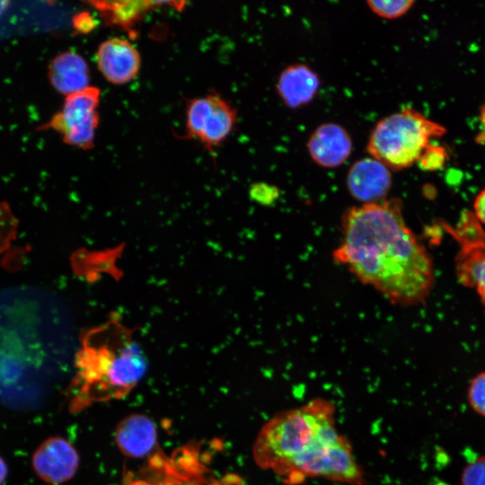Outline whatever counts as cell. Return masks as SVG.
Here are the masks:
<instances>
[{"mask_svg":"<svg viewBox=\"0 0 485 485\" xmlns=\"http://www.w3.org/2000/svg\"><path fill=\"white\" fill-rule=\"evenodd\" d=\"M332 257L393 304H423L434 287L431 257L405 223L398 198L348 207Z\"/></svg>","mask_w":485,"mask_h":485,"instance_id":"obj_1","label":"cell"},{"mask_svg":"<svg viewBox=\"0 0 485 485\" xmlns=\"http://www.w3.org/2000/svg\"><path fill=\"white\" fill-rule=\"evenodd\" d=\"M253 458L284 481L323 478L363 485V472L348 441L336 428L334 405L314 399L269 419L259 432Z\"/></svg>","mask_w":485,"mask_h":485,"instance_id":"obj_2","label":"cell"},{"mask_svg":"<svg viewBox=\"0 0 485 485\" xmlns=\"http://www.w3.org/2000/svg\"><path fill=\"white\" fill-rule=\"evenodd\" d=\"M75 410L128 394L146 374L140 346L117 321L88 332L76 359Z\"/></svg>","mask_w":485,"mask_h":485,"instance_id":"obj_3","label":"cell"},{"mask_svg":"<svg viewBox=\"0 0 485 485\" xmlns=\"http://www.w3.org/2000/svg\"><path fill=\"white\" fill-rule=\"evenodd\" d=\"M445 133L443 126L414 109L404 108L375 124L366 150L389 169L401 170L418 162L430 140Z\"/></svg>","mask_w":485,"mask_h":485,"instance_id":"obj_4","label":"cell"},{"mask_svg":"<svg viewBox=\"0 0 485 485\" xmlns=\"http://www.w3.org/2000/svg\"><path fill=\"white\" fill-rule=\"evenodd\" d=\"M100 89L92 85L67 95L62 108L39 130L52 129L66 144L83 150L92 149L100 122Z\"/></svg>","mask_w":485,"mask_h":485,"instance_id":"obj_5","label":"cell"},{"mask_svg":"<svg viewBox=\"0 0 485 485\" xmlns=\"http://www.w3.org/2000/svg\"><path fill=\"white\" fill-rule=\"evenodd\" d=\"M236 118L235 109L217 93L191 99L186 109V137L213 152L231 134Z\"/></svg>","mask_w":485,"mask_h":485,"instance_id":"obj_6","label":"cell"},{"mask_svg":"<svg viewBox=\"0 0 485 485\" xmlns=\"http://www.w3.org/2000/svg\"><path fill=\"white\" fill-rule=\"evenodd\" d=\"M458 242L455 273L466 287L475 288L485 306V231L473 212L464 210L455 226L443 224Z\"/></svg>","mask_w":485,"mask_h":485,"instance_id":"obj_7","label":"cell"},{"mask_svg":"<svg viewBox=\"0 0 485 485\" xmlns=\"http://www.w3.org/2000/svg\"><path fill=\"white\" fill-rule=\"evenodd\" d=\"M78 465L76 450L62 437L45 440L32 456L35 472L42 481L50 484H61L70 480Z\"/></svg>","mask_w":485,"mask_h":485,"instance_id":"obj_8","label":"cell"},{"mask_svg":"<svg viewBox=\"0 0 485 485\" xmlns=\"http://www.w3.org/2000/svg\"><path fill=\"white\" fill-rule=\"evenodd\" d=\"M96 64L108 82L120 85L128 84L137 75L141 57L137 48L128 40L110 38L99 45Z\"/></svg>","mask_w":485,"mask_h":485,"instance_id":"obj_9","label":"cell"},{"mask_svg":"<svg viewBox=\"0 0 485 485\" xmlns=\"http://www.w3.org/2000/svg\"><path fill=\"white\" fill-rule=\"evenodd\" d=\"M349 194L362 204L385 199L392 186L390 169L373 157L356 161L349 168L347 179Z\"/></svg>","mask_w":485,"mask_h":485,"instance_id":"obj_10","label":"cell"},{"mask_svg":"<svg viewBox=\"0 0 485 485\" xmlns=\"http://www.w3.org/2000/svg\"><path fill=\"white\" fill-rule=\"evenodd\" d=\"M307 150L315 163L334 168L349 157L352 140L342 126L332 122L322 123L310 136Z\"/></svg>","mask_w":485,"mask_h":485,"instance_id":"obj_11","label":"cell"},{"mask_svg":"<svg viewBox=\"0 0 485 485\" xmlns=\"http://www.w3.org/2000/svg\"><path fill=\"white\" fill-rule=\"evenodd\" d=\"M321 86L317 73L302 63L287 66L279 74L276 89L288 108L295 109L311 102Z\"/></svg>","mask_w":485,"mask_h":485,"instance_id":"obj_12","label":"cell"},{"mask_svg":"<svg viewBox=\"0 0 485 485\" xmlns=\"http://www.w3.org/2000/svg\"><path fill=\"white\" fill-rule=\"evenodd\" d=\"M48 77L54 89L65 96L89 87L91 80L87 62L72 50L61 52L51 60Z\"/></svg>","mask_w":485,"mask_h":485,"instance_id":"obj_13","label":"cell"},{"mask_svg":"<svg viewBox=\"0 0 485 485\" xmlns=\"http://www.w3.org/2000/svg\"><path fill=\"white\" fill-rule=\"evenodd\" d=\"M115 438L119 450L124 454L135 458L143 457L155 445L154 423L144 415L128 416L119 423Z\"/></svg>","mask_w":485,"mask_h":485,"instance_id":"obj_14","label":"cell"},{"mask_svg":"<svg viewBox=\"0 0 485 485\" xmlns=\"http://www.w3.org/2000/svg\"><path fill=\"white\" fill-rule=\"evenodd\" d=\"M104 20L112 25L129 28L138 22L154 2H93Z\"/></svg>","mask_w":485,"mask_h":485,"instance_id":"obj_15","label":"cell"},{"mask_svg":"<svg viewBox=\"0 0 485 485\" xmlns=\"http://www.w3.org/2000/svg\"><path fill=\"white\" fill-rule=\"evenodd\" d=\"M17 220L8 204L0 200V252L5 251L15 239Z\"/></svg>","mask_w":485,"mask_h":485,"instance_id":"obj_16","label":"cell"},{"mask_svg":"<svg viewBox=\"0 0 485 485\" xmlns=\"http://www.w3.org/2000/svg\"><path fill=\"white\" fill-rule=\"evenodd\" d=\"M467 400L472 410L485 418V372L472 378L467 388Z\"/></svg>","mask_w":485,"mask_h":485,"instance_id":"obj_17","label":"cell"},{"mask_svg":"<svg viewBox=\"0 0 485 485\" xmlns=\"http://www.w3.org/2000/svg\"><path fill=\"white\" fill-rule=\"evenodd\" d=\"M369 8L377 15L392 19L407 13L414 4L411 0L367 1Z\"/></svg>","mask_w":485,"mask_h":485,"instance_id":"obj_18","label":"cell"},{"mask_svg":"<svg viewBox=\"0 0 485 485\" xmlns=\"http://www.w3.org/2000/svg\"><path fill=\"white\" fill-rule=\"evenodd\" d=\"M461 485H485V455L469 462L460 476Z\"/></svg>","mask_w":485,"mask_h":485,"instance_id":"obj_19","label":"cell"},{"mask_svg":"<svg viewBox=\"0 0 485 485\" xmlns=\"http://www.w3.org/2000/svg\"><path fill=\"white\" fill-rule=\"evenodd\" d=\"M446 157V153L443 147L430 144L424 150L418 163L423 170L436 171L444 165Z\"/></svg>","mask_w":485,"mask_h":485,"instance_id":"obj_20","label":"cell"},{"mask_svg":"<svg viewBox=\"0 0 485 485\" xmlns=\"http://www.w3.org/2000/svg\"><path fill=\"white\" fill-rule=\"evenodd\" d=\"M251 194L255 200L265 203L273 201L278 196V190L268 184L258 183L251 189Z\"/></svg>","mask_w":485,"mask_h":485,"instance_id":"obj_21","label":"cell"},{"mask_svg":"<svg viewBox=\"0 0 485 485\" xmlns=\"http://www.w3.org/2000/svg\"><path fill=\"white\" fill-rule=\"evenodd\" d=\"M73 25L79 32L87 33L95 28L96 22L89 13L82 12L75 15Z\"/></svg>","mask_w":485,"mask_h":485,"instance_id":"obj_22","label":"cell"},{"mask_svg":"<svg viewBox=\"0 0 485 485\" xmlns=\"http://www.w3.org/2000/svg\"><path fill=\"white\" fill-rule=\"evenodd\" d=\"M473 214L481 224L485 225V189L475 198Z\"/></svg>","mask_w":485,"mask_h":485,"instance_id":"obj_23","label":"cell"},{"mask_svg":"<svg viewBox=\"0 0 485 485\" xmlns=\"http://www.w3.org/2000/svg\"><path fill=\"white\" fill-rule=\"evenodd\" d=\"M480 119H481V126H482V130L480 133V135L478 136L477 141L480 144H481V143H485V103H484V105L482 106V108L481 110Z\"/></svg>","mask_w":485,"mask_h":485,"instance_id":"obj_24","label":"cell"},{"mask_svg":"<svg viewBox=\"0 0 485 485\" xmlns=\"http://www.w3.org/2000/svg\"><path fill=\"white\" fill-rule=\"evenodd\" d=\"M8 474V468L4 461V459L0 456V485L4 483Z\"/></svg>","mask_w":485,"mask_h":485,"instance_id":"obj_25","label":"cell"},{"mask_svg":"<svg viewBox=\"0 0 485 485\" xmlns=\"http://www.w3.org/2000/svg\"><path fill=\"white\" fill-rule=\"evenodd\" d=\"M10 4L9 1H0V15L5 12Z\"/></svg>","mask_w":485,"mask_h":485,"instance_id":"obj_26","label":"cell"}]
</instances>
